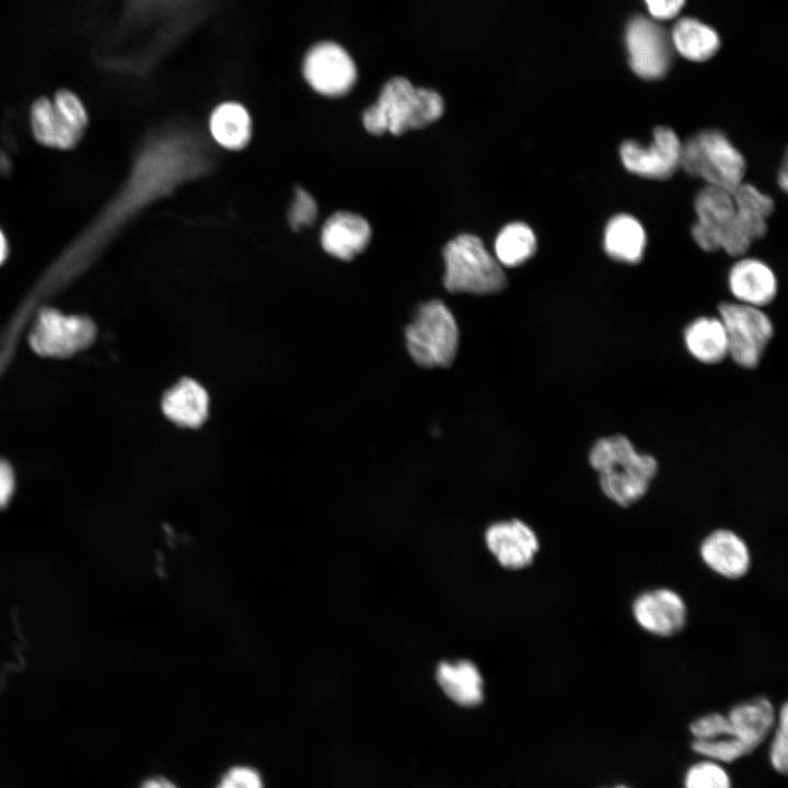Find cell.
<instances>
[{
  "label": "cell",
  "mask_w": 788,
  "mask_h": 788,
  "mask_svg": "<svg viewBox=\"0 0 788 788\" xmlns=\"http://www.w3.org/2000/svg\"><path fill=\"white\" fill-rule=\"evenodd\" d=\"M735 212L749 219L766 221L774 210L773 199L749 183H741L733 192Z\"/></svg>",
  "instance_id": "obj_27"
},
{
  "label": "cell",
  "mask_w": 788,
  "mask_h": 788,
  "mask_svg": "<svg viewBox=\"0 0 788 788\" xmlns=\"http://www.w3.org/2000/svg\"><path fill=\"white\" fill-rule=\"evenodd\" d=\"M536 245V236L528 224L509 223L502 228L496 239V259L507 267L519 266L534 255Z\"/></svg>",
  "instance_id": "obj_26"
},
{
  "label": "cell",
  "mask_w": 788,
  "mask_h": 788,
  "mask_svg": "<svg viewBox=\"0 0 788 788\" xmlns=\"http://www.w3.org/2000/svg\"><path fill=\"white\" fill-rule=\"evenodd\" d=\"M589 463L599 473L604 496L623 508L645 497L658 472L657 460L637 451L623 434L596 440L589 452Z\"/></svg>",
  "instance_id": "obj_2"
},
{
  "label": "cell",
  "mask_w": 788,
  "mask_h": 788,
  "mask_svg": "<svg viewBox=\"0 0 788 788\" xmlns=\"http://www.w3.org/2000/svg\"><path fill=\"white\" fill-rule=\"evenodd\" d=\"M14 490V476L8 463L0 461V508L9 502Z\"/></svg>",
  "instance_id": "obj_36"
},
{
  "label": "cell",
  "mask_w": 788,
  "mask_h": 788,
  "mask_svg": "<svg viewBox=\"0 0 788 788\" xmlns=\"http://www.w3.org/2000/svg\"><path fill=\"white\" fill-rule=\"evenodd\" d=\"M613 788H630V787L625 786V785H617V786H615V787H613Z\"/></svg>",
  "instance_id": "obj_40"
},
{
  "label": "cell",
  "mask_w": 788,
  "mask_h": 788,
  "mask_svg": "<svg viewBox=\"0 0 788 788\" xmlns=\"http://www.w3.org/2000/svg\"><path fill=\"white\" fill-rule=\"evenodd\" d=\"M141 788H176L171 781L164 778H151L143 783Z\"/></svg>",
  "instance_id": "obj_37"
},
{
  "label": "cell",
  "mask_w": 788,
  "mask_h": 788,
  "mask_svg": "<svg viewBox=\"0 0 788 788\" xmlns=\"http://www.w3.org/2000/svg\"><path fill=\"white\" fill-rule=\"evenodd\" d=\"M317 216V206L313 197L303 188L297 187L289 210V223L292 229L311 225Z\"/></svg>",
  "instance_id": "obj_32"
},
{
  "label": "cell",
  "mask_w": 788,
  "mask_h": 788,
  "mask_svg": "<svg viewBox=\"0 0 788 788\" xmlns=\"http://www.w3.org/2000/svg\"><path fill=\"white\" fill-rule=\"evenodd\" d=\"M445 273L443 283L452 293L489 294L507 285L498 260L486 250L479 237L461 234L443 250Z\"/></svg>",
  "instance_id": "obj_4"
},
{
  "label": "cell",
  "mask_w": 788,
  "mask_h": 788,
  "mask_svg": "<svg viewBox=\"0 0 788 788\" xmlns=\"http://www.w3.org/2000/svg\"><path fill=\"white\" fill-rule=\"evenodd\" d=\"M773 734L769 762L777 773L785 775L788 769V707L786 703L777 712Z\"/></svg>",
  "instance_id": "obj_30"
},
{
  "label": "cell",
  "mask_w": 788,
  "mask_h": 788,
  "mask_svg": "<svg viewBox=\"0 0 788 788\" xmlns=\"http://www.w3.org/2000/svg\"><path fill=\"white\" fill-rule=\"evenodd\" d=\"M676 50L692 61L709 59L719 48V37L709 26L694 19H682L672 30Z\"/></svg>",
  "instance_id": "obj_25"
},
{
  "label": "cell",
  "mask_w": 788,
  "mask_h": 788,
  "mask_svg": "<svg viewBox=\"0 0 788 788\" xmlns=\"http://www.w3.org/2000/svg\"><path fill=\"white\" fill-rule=\"evenodd\" d=\"M690 732L697 740H712L731 737V729L727 716L720 712L703 715L690 723Z\"/></svg>",
  "instance_id": "obj_31"
},
{
  "label": "cell",
  "mask_w": 788,
  "mask_h": 788,
  "mask_svg": "<svg viewBox=\"0 0 788 788\" xmlns=\"http://www.w3.org/2000/svg\"><path fill=\"white\" fill-rule=\"evenodd\" d=\"M209 395L196 380L183 378L163 395L161 407L165 417L184 428H198L209 415Z\"/></svg>",
  "instance_id": "obj_19"
},
{
  "label": "cell",
  "mask_w": 788,
  "mask_h": 788,
  "mask_svg": "<svg viewBox=\"0 0 788 788\" xmlns=\"http://www.w3.org/2000/svg\"><path fill=\"white\" fill-rule=\"evenodd\" d=\"M635 623L646 633L669 638L681 633L688 616L685 600L675 590L660 587L637 594L630 606Z\"/></svg>",
  "instance_id": "obj_11"
},
{
  "label": "cell",
  "mask_w": 788,
  "mask_h": 788,
  "mask_svg": "<svg viewBox=\"0 0 788 788\" xmlns=\"http://www.w3.org/2000/svg\"><path fill=\"white\" fill-rule=\"evenodd\" d=\"M303 76L309 85L324 96L347 94L357 81V67L349 53L334 42L314 45L303 60Z\"/></svg>",
  "instance_id": "obj_10"
},
{
  "label": "cell",
  "mask_w": 788,
  "mask_h": 788,
  "mask_svg": "<svg viewBox=\"0 0 788 788\" xmlns=\"http://www.w3.org/2000/svg\"><path fill=\"white\" fill-rule=\"evenodd\" d=\"M646 247V230L634 216L618 213L605 224L603 248L612 259L626 264L639 263Z\"/></svg>",
  "instance_id": "obj_20"
},
{
  "label": "cell",
  "mask_w": 788,
  "mask_h": 788,
  "mask_svg": "<svg viewBox=\"0 0 788 788\" xmlns=\"http://www.w3.org/2000/svg\"><path fill=\"white\" fill-rule=\"evenodd\" d=\"M53 102L72 126L84 131L88 125V114L81 100L73 92L66 89L59 90Z\"/></svg>",
  "instance_id": "obj_33"
},
{
  "label": "cell",
  "mask_w": 788,
  "mask_h": 788,
  "mask_svg": "<svg viewBox=\"0 0 788 788\" xmlns=\"http://www.w3.org/2000/svg\"><path fill=\"white\" fill-rule=\"evenodd\" d=\"M31 126L37 141L57 149L72 148L83 134L45 96L37 99L32 105Z\"/></svg>",
  "instance_id": "obj_23"
},
{
  "label": "cell",
  "mask_w": 788,
  "mask_h": 788,
  "mask_svg": "<svg viewBox=\"0 0 788 788\" xmlns=\"http://www.w3.org/2000/svg\"><path fill=\"white\" fill-rule=\"evenodd\" d=\"M210 132L223 148L239 150L251 139L252 120L244 106L225 102L217 106L210 116Z\"/></svg>",
  "instance_id": "obj_24"
},
{
  "label": "cell",
  "mask_w": 788,
  "mask_h": 788,
  "mask_svg": "<svg viewBox=\"0 0 788 788\" xmlns=\"http://www.w3.org/2000/svg\"><path fill=\"white\" fill-rule=\"evenodd\" d=\"M218 788H263V783L256 770L234 767L224 775Z\"/></svg>",
  "instance_id": "obj_34"
},
{
  "label": "cell",
  "mask_w": 788,
  "mask_h": 788,
  "mask_svg": "<svg viewBox=\"0 0 788 788\" xmlns=\"http://www.w3.org/2000/svg\"><path fill=\"white\" fill-rule=\"evenodd\" d=\"M204 165L198 146L185 135H165L148 142L120 194L62 253L57 265H84L129 217L181 182L199 174Z\"/></svg>",
  "instance_id": "obj_1"
},
{
  "label": "cell",
  "mask_w": 788,
  "mask_h": 788,
  "mask_svg": "<svg viewBox=\"0 0 788 788\" xmlns=\"http://www.w3.org/2000/svg\"><path fill=\"white\" fill-rule=\"evenodd\" d=\"M654 19L667 20L677 14L684 0H645Z\"/></svg>",
  "instance_id": "obj_35"
},
{
  "label": "cell",
  "mask_w": 788,
  "mask_h": 788,
  "mask_svg": "<svg viewBox=\"0 0 788 788\" xmlns=\"http://www.w3.org/2000/svg\"><path fill=\"white\" fill-rule=\"evenodd\" d=\"M683 340L688 354L704 364H717L728 357L727 334L718 316H699L690 322Z\"/></svg>",
  "instance_id": "obj_22"
},
{
  "label": "cell",
  "mask_w": 788,
  "mask_h": 788,
  "mask_svg": "<svg viewBox=\"0 0 788 788\" xmlns=\"http://www.w3.org/2000/svg\"><path fill=\"white\" fill-rule=\"evenodd\" d=\"M704 565L719 577L729 580L743 578L751 569L752 555L745 540L729 529L709 532L699 544Z\"/></svg>",
  "instance_id": "obj_14"
},
{
  "label": "cell",
  "mask_w": 788,
  "mask_h": 788,
  "mask_svg": "<svg viewBox=\"0 0 788 788\" xmlns=\"http://www.w3.org/2000/svg\"><path fill=\"white\" fill-rule=\"evenodd\" d=\"M683 785L684 788H732L726 769L711 760L691 765L685 772Z\"/></svg>",
  "instance_id": "obj_29"
},
{
  "label": "cell",
  "mask_w": 788,
  "mask_h": 788,
  "mask_svg": "<svg viewBox=\"0 0 788 788\" xmlns=\"http://www.w3.org/2000/svg\"><path fill=\"white\" fill-rule=\"evenodd\" d=\"M726 716L731 737L746 744L753 752L768 737L777 719L774 704L764 696L735 704Z\"/></svg>",
  "instance_id": "obj_18"
},
{
  "label": "cell",
  "mask_w": 788,
  "mask_h": 788,
  "mask_svg": "<svg viewBox=\"0 0 788 788\" xmlns=\"http://www.w3.org/2000/svg\"><path fill=\"white\" fill-rule=\"evenodd\" d=\"M436 679L443 693L460 706L473 707L484 698L483 676L472 661H442L437 665Z\"/></svg>",
  "instance_id": "obj_21"
},
{
  "label": "cell",
  "mask_w": 788,
  "mask_h": 788,
  "mask_svg": "<svg viewBox=\"0 0 788 788\" xmlns=\"http://www.w3.org/2000/svg\"><path fill=\"white\" fill-rule=\"evenodd\" d=\"M485 543L498 563L508 569L530 566L540 549L536 533L518 519L489 525L485 532Z\"/></svg>",
  "instance_id": "obj_13"
},
{
  "label": "cell",
  "mask_w": 788,
  "mask_h": 788,
  "mask_svg": "<svg viewBox=\"0 0 788 788\" xmlns=\"http://www.w3.org/2000/svg\"><path fill=\"white\" fill-rule=\"evenodd\" d=\"M778 182H779V185L783 187V189L786 190L787 183H788V174H787L786 164L784 165L783 171L779 172Z\"/></svg>",
  "instance_id": "obj_39"
},
{
  "label": "cell",
  "mask_w": 788,
  "mask_h": 788,
  "mask_svg": "<svg viewBox=\"0 0 788 788\" xmlns=\"http://www.w3.org/2000/svg\"><path fill=\"white\" fill-rule=\"evenodd\" d=\"M8 255V244L4 234L0 230V265L4 262Z\"/></svg>",
  "instance_id": "obj_38"
},
{
  "label": "cell",
  "mask_w": 788,
  "mask_h": 788,
  "mask_svg": "<svg viewBox=\"0 0 788 788\" xmlns=\"http://www.w3.org/2000/svg\"><path fill=\"white\" fill-rule=\"evenodd\" d=\"M681 167L707 185L733 192L745 174L741 152L719 130H704L682 143Z\"/></svg>",
  "instance_id": "obj_5"
},
{
  "label": "cell",
  "mask_w": 788,
  "mask_h": 788,
  "mask_svg": "<svg viewBox=\"0 0 788 788\" xmlns=\"http://www.w3.org/2000/svg\"><path fill=\"white\" fill-rule=\"evenodd\" d=\"M694 208L697 218L692 228L694 241L706 252L720 250V231L730 222L735 212L732 192L706 185L697 194Z\"/></svg>",
  "instance_id": "obj_15"
},
{
  "label": "cell",
  "mask_w": 788,
  "mask_h": 788,
  "mask_svg": "<svg viewBox=\"0 0 788 788\" xmlns=\"http://www.w3.org/2000/svg\"><path fill=\"white\" fill-rule=\"evenodd\" d=\"M370 237L371 228L363 217L339 211L332 215L324 223L321 243L332 256L350 260L367 247Z\"/></svg>",
  "instance_id": "obj_17"
},
{
  "label": "cell",
  "mask_w": 788,
  "mask_h": 788,
  "mask_svg": "<svg viewBox=\"0 0 788 788\" xmlns=\"http://www.w3.org/2000/svg\"><path fill=\"white\" fill-rule=\"evenodd\" d=\"M682 141L670 127L659 126L652 140L644 146L626 140L619 147L623 166L631 174L650 179H665L680 167Z\"/></svg>",
  "instance_id": "obj_9"
},
{
  "label": "cell",
  "mask_w": 788,
  "mask_h": 788,
  "mask_svg": "<svg viewBox=\"0 0 788 788\" xmlns=\"http://www.w3.org/2000/svg\"><path fill=\"white\" fill-rule=\"evenodd\" d=\"M692 750L715 762L731 763L751 754L753 751L743 742L733 737H723L712 740L694 739Z\"/></svg>",
  "instance_id": "obj_28"
},
{
  "label": "cell",
  "mask_w": 788,
  "mask_h": 788,
  "mask_svg": "<svg viewBox=\"0 0 788 788\" xmlns=\"http://www.w3.org/2000/svg\"><path fill=\"white\" fill-rule=\"evenodd\" d=\"M728 287L737 302L763 308L775 299L778 283L766 263L757 258H742L730 268Z\"/></svg>",
  "instance_id": "obj_16"
},
{
  "label": "cell",
  "mask_w": 788,
  "mask_h": 788,
  "mask_svg": "<svg viewBox=\"0 0 788 788\" xmlns=\"http://www.w3.org/2000/svg\"><path fill=\"white\" fill-rule=\"evenodd\" d=\"M626 45L633 71L646 80L662 78L671 62L670 40L664 30L642 16L630 21Z\"/></svg>",
  "instance_id": "obj_12"
},
{
  "label": "cell",
  "mask_w": 788,
  "mask_h": 788,
  "mask_svg": "<svg viewBox=\"0 0 788 788\" xmlns=\"http://www.w3.org/2000/svg\"><path fill=\"white\" fill-rule=\"evenodd\" d=\"M718 312L727 334L728 357L741 368L757 367L774 335L768 315L762 308L739 302H723Z\"/></svg>",
  "instance_id": "obj_7"
},
{
  "label": "cell",
  "mask_w": 788,
  "mask_h": 788,
  "mask_svg": "<svg viewBox=\"0 0 788 788\" xmlns=\"http://www.w3.org/2000/svg\"><path fill=\"white\" fill-rule=\"evenodd\" d=\"M407 350L425 368L448 367L456 355L459 328L450 309L440 300L421 304L405 329Z\"/></svg>",
  "instance_id": "obj_6"
},
{
  "label": "cell",
  "mask_w": 788,
  "mask_h": 788,
  "mask_svg": "<svg viewBox=\"0 0 788 788\" xmlns=\"http://www.w3.org/2000/svg\"><path fill=\"white\" fill-rule=\"evenodd\" d=\"M441 95L415 86L408 79L394 77L382 88L378 101L362 115L364 128L372 135H402L436 121L443 113Z\"/></svg>",
  "instance_id": "obj_3"
},
{
  "label": "cell",
  "mask_w": 788,
  "mask_h": 788,
  "mask_svg": "<svg viewBox=\"0 0 788 788\" xmlns=\"http://www.w3.org/2000/svg\"><path fill=\"white\" fill-rule=\"evenodd\" d=\"M94 336V324L88 317L45 309L31 332L30 344L40 356L63 358L88 347Z\"/></svg>",
  "instance_id": "obj_8"
}]
</instances>
